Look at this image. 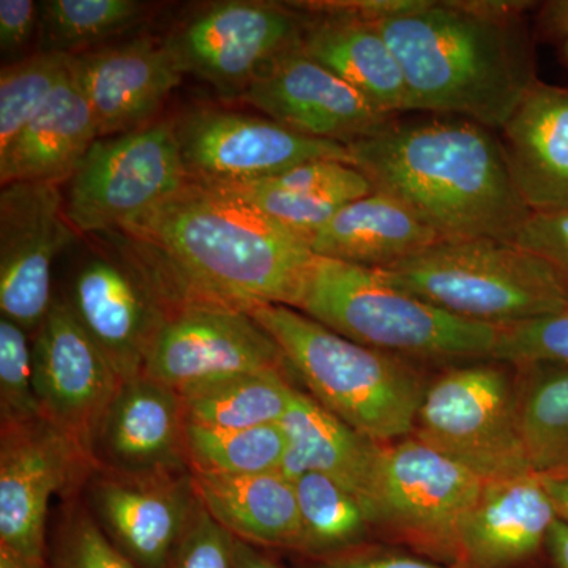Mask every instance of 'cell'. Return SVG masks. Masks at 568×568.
<instances>
[{
  "instance_id": "6da1fadb",
  "label": "cell",
  "mask_w": 568,
  "mask_h": 568,
  "mask_svg": "<svg viewBox=\"0 0 568 568\" xmlns=\"http://www.w3.org/2000/svg\"><path fill=\"white\" fill-rule=\"evenodd\" d=\"M118 233L151 267L174 313L192 305L297 310L316 260L304 237L211 183L186 181Z\"/></svg>"
},
{
  "instance_id": "7a4b0ae2",
  "label": "cell",
  "mask_w": 568,
  "mask_h": 568,
  "mask_svg": "<svg viewBox=\"0 0 568 568\" xmlns=\"http://www.w3.org/2000/svg\"><path fill=\"white\" fill-rule=\"evenodd\" d=\"M493 132L457 115L395 118L347 149L375 192L405 204L440 241L511 242L532 212Z\"/></svg>"
},
{
  "instance_id": "3957f363",
  "label": "cell",
  "mask_w": 568,
  "mask_h": 568,
  "mask_svg": "<svg viewBox=\"0 0 568 568\" xmlns=\"http://www.w3.org/2000/svg\"><path fill=\"white\" fill-rule=\"evenodd\" d=\"M537 2L425 0L376 22L405 74L413 111L499 132L538 81L525 17Z\"/></svg>"
},
{
  "instance_id": "277c9868",
  "label": "cell",
  "mask_w": 568,
  "mask_h": 568,
  "mask_svg": "<svg viewBox=\"0 0 568 568\" xmlns=\"http://www.w3.org/2000/svg\"><path fill=\"white\" fill-rule=\"evenodd\" d=\"M248 315L328 413L383 446L413 435L429 383L416 362L358 345L290 306H257Z\"/></svg>"
},
{
  "instance_id": "5b68a950",
  "label": "cell",
  "mask_w": 568,
  "mask_h": 568,
  "mask_svg": "<svg viewBox=\"0 0 568 568\" xmlns=\"http://www.w3.org/2000/svg\"><path fill=\"white\" fill-rule=\"evenodd\" d=\"M298 312L347 339L413 362L493 361L499 327L450 315L379 268L317 257Z\"/></svg>"
},
{
  "instance_id": "8992f818",
  "label": "cell",
  "mask_w": 568,
  "mask_h": 568,
  "mask_svg": "<svg viewBox=\"0 0 568 568\" xmlns=\"http://www.w3.org/2000/svg\"><path fill=\"white\" fill-rule=\"evenodd\" d=\"M379 271L450 315L499 328L568 308L567 291L540 257L497 239L440 241Z\"/></svg>"
},
{
  "instance_id": "52a82bcc",
  "label": "cell",
  "mask_w": 568,
  "mask_h": 568,
  "mask_svg": "<svg viewBox=\"0 0 568 568\" xmlns=\"http://www.w3.org/2000/svg\"><path fill=\"white\" fill-rule=\"evenodd\" d=\"M506 365L448 366L429 381L410 436L485 481L534 474L519 432L517 379Z\"/></svg>"
},
{
  "instance_id": "ba28073f",
  "label": "cell",
  "mask_w": 568,
  "mask_h": 568,
  "mask_svg": "<svg viewBox=\"0 0 568 568\" xmlns=\"http://www.w3.org/2000/svg\"><path fill=\"white\" fill-rule=\"evenodd\" d=\"M485 484L416 437L386 444L372 508L376 540L452 568L459 529Z\"/></svg>"
},
{
  "instance_id": "9c48e42d",
  "label": "cell",
  "mask_w": 568,
  "mask_h": 568,
  "mask_svg": "<svg viewBox=\"0 0 568 568\" xmlns=\"http://www.w3.org/2000/svg\"><path fill=\"white\" fill-rule=\"evenodd\" d=\"M104 235L110 245L89 246L74 264L62 298L126 383L144 376L153 345L174 310L134 246L122 234Z\"/></svg>"
},
{
  "instance_id": "30bf717a",
  "label": "cell",
  "mask_w": 568,
  "mask_h": 568,
  "mask_svg": "<svg viewBox=\"0 0 568 568\" xmlns=\"http://www.w3.org/2000/svg\"><path fill=\"white\" fill-rule=\"evenodd\" d=\"M186 181L174 122L99 138L62 186L67 219L78 235L118 233Z\"/></svg>"
},
{
  "instance_id": "8fae6325",
  "label": "cell",
  "mask_w": 568,
  "mask_h": 568,
  "mask_svg": "<svg viewBox=\"0 0 568 568\" xmlns=\"http://www.w3.org/2000/svg\"><path fill=\"white\" fill-rule=\"evenodd\" d=\"M93 469L88 448L44 417L0 425V558L50 568L51 500L81 495Z\"/></svg>"
},
{
  "instance_id": "7c38bea8",
  "label": "cell",
  "mask_w": 568,
  "mask_h": 568,
  "mask_svg": "<svg viewBox=\"0 0 568 568\" xmlns=\"http://www.w3.org/2000/svg\"><path fill=\"white\" fill-rule=\"evenodd\" d=\"M308 14L293 3L231 0L201 10L164 44L182 73L224 93H237L272 62L301 47Z\"/></svg>"
},
{
  "instance_id": "4fadbf2b",
  "label": "cell",
  "mask_w": 568,
  "mask_h": 568,
  "mask_svg": "<svg viewBox=\"0 0 568 568\" xmlns=\"http://www.w3.org/2000/svg\"><path fill=\"white\" fill-rule=\"evenodd\" d=\"M173 122L183 170L193 182L263 181L315 160L353 164L347 145L306 136L268 118L205 108Z\"/></svg>"
},
{
  "instance_id": "5bb4252c",
  "label": "cell",
  "mask_w": 568,
  "mask_h": 568,
  "mask_svg": "<svg viewBox=\"0 0 568 568\" xmlns=\"http://www.w3.org/2000/svg\"><path fill=\"white\" fill-rule=\"evenodd\" d=\"M267 372L297 379L275 339L252 315L226 306L192 305L166 321L144 376L183 395L230 377Z\"/></svg>"
},
{
  "instance_id": "9a60e30c",
  "label": "cell",
  "mask_w": 568,
  "mask_h": 568,
  "mask_svg": "<svg viewBox=\"0 0 568 568\" xmlns=\"http://www.w3.org/2000/svg\"><path fill=\"white\" fill-rule=\"evenodd\" d=\"M61 185L20 182L0 192V310L33 336L55 297V261L73 245Z\"/></svg>"
},
{
  "instance_id": "2e32d148",
  "label": "cell",
  "mask_w": 568,
  "mask_h": 568,
  "mask_svg": "<svg viewBox=\"0 0 568 568\" xmlns=\"http://www.w3.org/2000/svg\"><path fill=\"white\" fill-rule=\"evenodd\" d=\"M108 540L138 568H168L200 497L192 470L123 474L95 467L81 491Z\"/></svg>"
},
{
  "instance_id": "e0dca14e",
  "label": "cell",
  "mask_w": 568,
  "mask_h": 568,
  "mask_svg": "<svg viewBox=\"0 0 568 568\" xmlns=\"http://www.w3.org/2000/svg\"><path fill=\"white\" fill-rule=\"evenodd\" d=\"M32 362L41 416L91 454L93 433L123 381L62 297L32 336Z\"/></svg>"
},
{
  "instance_id": "ac0fdd59",
  "label": "cell",
  "mask_w": 568,
  "mask_h": 568,
  "mask_svg": "<svg viewBox=\"0 0 568 568\" xmlns=\"http://www.w3.org/2000/svg\"><path fill=\"white\" fill-rule=\"evenodd\" d=\"M239 97L294 132L345 145L395 119L308 58L301 47L272 62Z\"/></svg>"
},
{
  "instance_id": "d6986e66",
  "label": "cell",
  "mask_w": 568,
  "mask_h": 568,
  "mask_svg": "<svg viewBox=\"0 0 568 568\" xmlns=\"http://www.w3.org/2000/svg\"><path fill=\"white\" fill-rule=\"evenodd\" d=\"M71 74L91 106L100 138L149 125L183 77L164 41L149 37L71 55Z\"/></svg>"
},
{
  "instance_id": "ffe728a7",
  "label": "cell",
  "mask_w": 568,
  "mask_h": 568,
  "mask_svg": "<svg viewBox=\"0 0 568 568\" xmlns=\"http://www.w3.org/2000/svg\"><path fill=\"white\" fill-rule=\"evenodd\" d=\"M181 395L148 376L122 384L91 440L95 467L144 474L190 469Z\"/></svg>"
},
{
  "instance_id": "44dd1931",
  "label": "cell",
  "mask_w": 568,
  "mask_h": 568,
  "mask_svg": "<svg viewBox=\"0 0 568 568\" xmlns=\"http://www.w3.org/2000/svg\"><path fill=\"white\" fill-rule=\"evenodd\" d=\"M558 519L537 474L487 481L459 529L452 568H523L541 555Z\"/></svg>"
},
{
  "instance_id": "7402d4cb",
  "label": "cell",
  "mask_w": 568,
  "mask_h": 568,
  "mask_svg": "<svg viewBox=\"0 0 568 568\" xmlns=\"http://www.w3.org/2000/svg\"><path fill=\"white\" fill-rule=\"evenodd\" d=\"M499 133L529 211H568V89L538 80Z\"/></svg>"
},
{
  "instance_id": "603a6c76",
  "label": "cell",
  "mask_w": 568,
  "mask_h": 568,
  "mask_svg": "<svg viewBox=\"0 0 568 568\" xmlns=\"http://www.w3.org/2000/svg\"><path fill=\"white\" fill-rule=\"evenodd\" d=\"M280 425L287 440L280 473L293 481L306 473L331 477L361 500L372 519L383 444L355 432L301 387Z\"/></svg>"
},
{
  "instance_id": "cb8c5ba5",
  "label": "cell",
  "mask_w": 568,
  "mask_h": 568,
  "mask_svg": "<svg viewBox=\"0 0 568 568\" xmlns=\"http://www.w3.org/2000/svg\"><path fill=\"white\" fill-rule=\"evenodd\" d=\"M306 14L301 50L308 58L334 71L384 114L398 118L413 111L405 74L376 22L345 14Z\"/></svg>"
},
{
  "instance_id": "d4e9b609",
  "label": "cell",
  "mask_w": 568,
  "mask_h": 568,
  "mask_svg": "<svg viewBox=\"0 0 568 568\" xmlns=\"http://www.w3.org/2000/svg\"><path fill=\"white\" fill-rule=\"evenodd\" d=\"M99 129L91 106L71 74L55 89L39 114L0 153V183L36 182L65 185Z\"/></svg>"
},
{
  "instance_id": "484cf974",
  "label": "cell",
  "mask_w": 568,
  "mask_h": 568,
  "mask_svg": "<svg viewBox=\"0 0 568 568\" xmlns=\"http://www.w3.org/2000/svg\"><path fill=\"white\" fill-rule=\"evenodd\" d=\"M440 242L439 235L405 204L373 192L351 201L321 227L310 248L317 257L386 268Z\"/></svg>"
},
{
  "instance_id": "4316f807",
  "label": "cell",
  "mask_w": 568,
  "mask_h": 568,
  "mask_svg": "<svg viewBox=\"0 0 568 568\" xmlns=\"http://www.w3.org/2000/svg\"><path fill=\"white\" fill-rule=\"evenodd\" d=\"M192 476L201 504L231 536L254 547L294 555L301 537V511L293 480L282 473Z\"/></svg>"
},
{
  "instance_id": "83f0119b",
  "label": "cell",
  "mask_w": 568,
  "mask_h": 568,
  "mask_svg": "<svg viewBox=\"0 0 568 568\" xmlns=\"http://www.w3.org/2000/svg\"><path fill=\"white\" fill-rule=\"evenodd\" d=\"M294 487L301 511V537L294 558L331 559L377 541L361 500L331 477L302 474Z\"/></svg>"
},
{
  "instance_id": "f1b7e54d",
  "label": "cell",
  "mask_w": 568,
  "mask_h": 568,
  "mask_svg": "<svg viewBox=\"0 0 568 568\" xmlns=\"http://www.w3.org/2000/svg\"><path fill=\"white\" fill-rule=\"evenodd\" d=\"M518 369V420L537 476L568 470V365L523 364Z\"/></svg>"
},
{
  "instance_id": "f546056e",
  "label": "cell",
  "mask_w": 568,
  "mask_h": 568,
  "mask_svg": "<svg viewBox=\"0 0 568 568\" xmlns=\"http://www.w3.org/2000/svg\"><path fill=\"white\" fill-rule=\"evenodd\" d=\"M297 379L283 373L230 377L181 395L186 424L211 429L276 425L293 403Z\"/></svg>"
},
{
  "instance_id": "4dcf8cb0",
  "label": "cell",
  "mask_w": 568,
  "mask_h": 568,
  "mask_svg": "<svg viewBox=\"0 0 568 568\" xmlns=\"http://www.w3.org/2000/svg\"><path fill=\"white\" fill-rule=\"evenodd\" d=\"M286 447L280 424L245 429L186 425V458L192 473L223 477L280 473Z\"/></svg>"
},
{
  "instance_id": "1f68e13d",
  "label": "cell",
  "mask_w": 568,
  "mask_h": 568,
  "mask_svg": "<svg viewBox=\"0 0 568 568\" xmlns=\"http://www.w3.org/2000/svg\"><path fill=\"white\" fill-rule=\"evenodd\" d=\"M138 0H47L40 3V51L80 54L144 20Z\"/></svg>"
},
{
  "instance_id": "d6a6232c",
  "label": "cell",
  "mask_w": 568,
  "mask_h": 568,
  "mask_svg": "<svg viewBox=\"0 0 568 568\" xmlns=\"http://www.w3.org/2000/svg\"><path fill=\"white\" fill-rule=\"evenodd\" d=\"M71 55L37 52L3 67L0 73V153L36 118L62 81L69 77Z\"/></svg>"
},
{
  "instance_id": "836d02e7",
  "label": "cell",
  "mask_w": 568,
  "mask_h": 568,
  "mask_svg": "<svg viewBox=\"0 0 568 568\" xmlns=\"http://www.w3.org/2000/svg\"><path fill=\"white\" fill-rule=\"evenodd\" d=\"M61 500L50 534V568H138L108 540L81 495Z\"/></svg>"
},
{
  "instance_id": "e575fe53",
  "label": "cell",
  "mask_w": 568,
  "mask_h": 568,
  "mask_svg": "<svg viewBox=\"0 0 568 568\" xmlns=\"http://www.w3.org/2000/svg\"><path fill=\"white\" fill-rule=\"evenodd\" d=\"M212 185V183H211ZM235 194L268 219L293 233L312 241L313 235L325 226L339 209L347 203L324 194L294 192L268 181H253L216 185Z\"/></svg>"
},
{
  "instance_id": "d590c367",
  "label": "cell",
  "mask_w": 568,
  "mask_h": 568,
  "mask_svg": "<svg viewBox=\"0 0 568 568\" xmlns=\"http://www.w3.org/2000/svg\"><path fill=\"white\" fill-rule=\"evenodd\" d=\"M41 416L33 387L32 336L0 317V425L26 424Z\"/></svg>"
},
{
  "instance_id": "8d00e7d4",
  "label": "cell",
  "mask_w": 568,
  "mask_h": 568,
  "mask_svg": "<svg viewBox=\"0 0 568 568\" xmlns=\"http://www.w3.org/2000/svg\"><path fill=\"white\" fill-rule=\"evenodd\" d=\"M493 361L510 365H568V308L540 320L500 327Z\"/></svg>"
},
{
  "instance_id": "74e56055",
  "label": "cell",
  "mask_w": 568,
  "mask_h": 568,
  "mask_svg": "<svg viewBox=\"0 0 568 568\" xmlns=\"http://www.w3.org/2000/svg\"><path fill=\"white\" fill-rule=\"evenodd\" d=\"M294 192L324 194L343 203L361 200L375 192L372 182L354 164L336 160H315L291 168L274 178L263 179Z\"/></svg>"
},
{
  "instance_id": "f35d334b",
  "label": "cell",
  "mask_w": 568,
  "mask_h": 568,
  "mask_svg": "<svg viewBox=\"0 0 568 568\" xmlns=\"http://www.w3.org/2000/svg\"><path fill=\"white\" fill-rule=\"evenodd\" d=\"M168 568H234V537L197 504Z\"/></svg>"
},
{
  "instance_id": "ab89813d",
  "label": "cell",
  "mask_w": 568,
  "mask_h": 568,
  "mask_svg": "<svg viewBox=\"0 0 568 568\" xmlns=\"http://www.w3.org/2000/svg\"><path fill=\"white\" fill-rule=\"evenodd\" d=\"M511 244L540 257L568 293V211L530 213Z\"/></svg>"
},
{
  "instance_id": "60d3db41",
  "label": "cell",
  "mask_w": 568,
  "mask_h": 568,
  "mask_svg": "<svg viewBox=\"0 0 568 568\" xmlns=\"http://www.w3.org/2000/svg\"><path fill=\"white\" fill-rule=\"evenodd\" d=\"M294 568H450L407 549L375 541L331 559L294 558Z\"/></svg>"
},
{
  "instance_id": "b9f144b4",
  "label": "cell",
  "mask_w": 568,
  "mask_h": 568,
  "mask_svg": "<svg viewBox=\"0 0 568 568\" xmlns=\"http://www.w3.org/2000/svg\"><path fill=\"white\" fill-rule=\"evenodd\" d=\"M40 6L33 0H0V50L17 54L39 29Z\"/></svg>"
},
{
  "instance_id": "7bdbcfd3",
  "label": "cell",
  "mask_w": 568,
  "mask_h": 568,
  "mask_svg": "<svg viewBox=\"0 0 568 568\" xmlns=\"http://www.w3.org/2000/svg\"><path fill=\"white\" fill-rule=\"evenodd\" d=\"M537 31L544 39L564 40L568 36V0L538 3Z\"/></svg>"
},
{
  "instance_id": "ee69618b",
  "label": "cell",
  "mask_w": 568,
  "mask_h": 568,
  "mask_svg": "<svg viewBox=\"0 0 568 568\" xmlns=\"http://www.w3.org/2000/svg\"><path fill=\"white\" fill-rule=\"evenodd\" d=\"M276 555L234 537V568H287Z\"/></svg>"
},
{
  "instance_id": "f6af8a7d",
  "label": "cell",
  "mask_w": 568,
  "mask_h": 568,
  "mask_svg": "<svg viewBox=\"0 0 568 568\" xmlns=\"http://www.w3.org/2000/svg\"><path fill=\"white\" fill-rule=\"evenodd\" d=\"M548 568H568V523L556 519L544 549Z\"/></svg>"
},
{
  "instance_id": "bcb514c9",
  "label": "cell",
  "mask_w": 568,
  "mask_h": 568,
  "mask_svg": "<svg viewBox=\"0 0 568 568\" xmlns=\"http://www.w3.org/2000/svg\"><path fill=\"white\" fill-rule=\"evenodd\" d=\"M538 477H540L541 484L547 489L558 518L568 523V470L566 473Z\"/></svg>"
},
{
  "instance_id": "7dc6e473",
  "label": "cell",
  "mask_w": 568,
  "mask_h": 568,
  "mask_svg": "<svg viewBox=\"0 0 568 568\" xmlns=\"http://www.w3.org/2000/svg\"><path fill=\"white\" fill-rule=\"evenodd\" d=\"M560 59H562L564 65L568 69V36L566 39L560 40Z\"/></svg>"
}]
</instances>
